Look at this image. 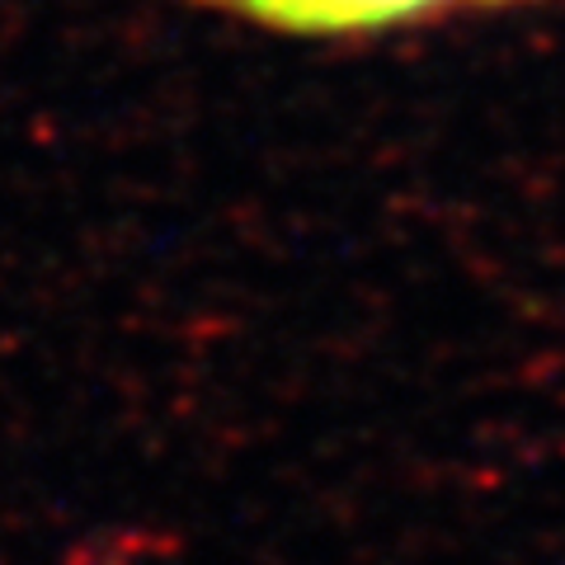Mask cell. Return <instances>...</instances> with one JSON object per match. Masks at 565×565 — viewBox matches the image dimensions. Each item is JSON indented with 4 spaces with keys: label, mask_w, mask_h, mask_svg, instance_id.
<instances>
[{
    "label": "cell",
    "mask_w": 565,
    "mask_h": 565,
    "mask_svg": "<svg viewBox=\"0 0 565 565\" xmlns=\"http://www.w3.org/2000/svg\"><path fill=\"white\" fill-rule=\"evenodd\" d=\"M207 6L282 33H373L462 6H514V0H207Z\"/></svg>",
    "instance_id": "cell-1"
}]
</instances>
